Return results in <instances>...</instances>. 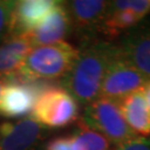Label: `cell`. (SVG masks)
<instances>
[{"mask_svg":"<svg viewBox=\"0 0 150 150\" xmlns=\"http://www.w3.org/2000/svg\"><path fill=\"white\" fill-rule=\"evenodd\" d=\"M15 5L16 1L0 0V43L9 36Z\"/></svg>","mask_w":150,"mask_h":150,"instance_id":"cell-16","label":"cell"},{"mask_svg":"<svg viewBox=\"0 0 150 150\" xmlns=\"http://www.w3.org/2000/svg\"><path fill=\"white\" fill-rule=\"evenodd\" d=\"M31 49L26 36L6 38L0 43V76L9 77L15 74Z\"/></svg>","mask_w":150,"mask_h":150,"instance_id":"cell-14","label":"cell"},{"mask_svg":"<svg viewBox=\"0 0 150 150\" xmlns=\"http://www.w3.org/2000/svg\"><path fill=\"white\" fill-rule=\"evenodd\" d=\"M126 122L137 136L150 134V109L142 90H137L119 102Z\"/></svg>","mask_w":150,"mask_h":150,"instance_id":"cell-13","label":"cell"},{"mask_svg":"<svg viewBox=\"0 0 150 150\" xmlns=\"http://www.w3.org/2000/svg\"><path fill=\"white\" fill-rule=\"evenodd\" d=\"M150 12V0L108 1V11L99 31L109 38L118 37L134 28Z\"/></svg>","mask_w":150,"mask_h":150,"instance_id":"cell-7","label":"cell"},{"mask_svg":"<svg viewBox=\"0 0 150 150\" xmlns=\"http://www.w3.org/2000/svg\"><path fill=\"white\" fill-rule=\"evenodd\" d=\"M54 83L43 80L7 81L0 95V116L16 118L28 115L40 95L56 86Z\"/></svg>","mask_w":150,"mask_h":150,"instance_id":"cell-6","label":"cell"},{"mask_svg":"<svg viewBox=\"0 0 150 150\" xmlns=\"http://www.w3.org/2000/svg\"><path fill=\"white\" fill-rule=\"evenodd\" d=\"M147 82L148 80L125 57L119 45H116L105 74L99 97L120 102L130 93L142 89Z\"/></svg>","mask_w":150,"mask_h":150,"instance_id":"cell-4","label":"cell"},{"mask_svg":"<svg viewBox=\"0 0 150 150\" xmlns=\"http://www.w3.org/2000/svg\"><path fill=\"white\" fill-rule=\"evenodd\" d=\"M72 23L64 1H58L42 22L26 37L32 48L61 42L69 36Z\"/></svg>","mask_w":150,"mask_h":150,"instance_id":"cell-9","label":"cell"},{"mask_svg":"<svg viewBox=\"0 0 150 150\" xmlns=\"http://www.w3.org/2000/svg\"><path fill=\"white\" fill-rule=\"evenodd\" d=\"M6 82H7L6 77H1V76H0V95H1V91H2V88H4V86L6 85Z\"/></svg>","mask_w":150,"mask_h":150,"instance_id":"cell-20","label":"cell"},{"mask_svg":"<svg viewBox=\"0 0 150 150\" xmlns=\"http://www.w3.org/2000/svg\"><path fill=\"white\" fill-rule=\"evenodd\" d=\"M77 54L78 48L67 41L35 47L29 51L19 69L6 79L7 81L62 79L71 68Z\"/></svg>","mask_w":150,"mask_h":150,"instance_id":"cell-2","label":"cell"},{"mask_svg":"<svg viewBox=\"0 0 150 150\" xmlns=\"http://www.w3.org/2000/svg\"><path fill=\"white\" fill-rule=\"evenodd\" d=\"M80 122L101 134L116 147L138 137L126 122L119 102L103 97L87 105Z\"/></svg>","mask_w":150,"mask_h":150,"instance_id":"cell-3","label":"cell"},{"mask_svg":"<svg viewBox=\"0 0 150 150\" xmlns=\"http://www.w3.org/2000/svg\"><path fill=\"white\" fill-rule=\"evenodd\" d=\"M141 90H142V93H144V96H145L146 101H147L148 107H149V109H150V81L147 82V85H146Z\"/></svg>","mask_w":150,"mask_h":150,"instance_id":"cell-19","label":"cell"},{"mask_svg":"<svg viewBox=\"0 0 150 150\" xmlns=\"http://www.w3.org/2000/svg\"><path fill=\"white\" fill-rule=\"evenodd\" d=\"M45 150H72L70 137H57L51 139Z\"/></svg>","mask_w":150,"mask_h":150,"instance_id":"cell-18","label":"cell"},{"mask_svg":"<svg viewBox=\"0 0 150 150\" xmlns=\"http://www.w3.org/2000/svg\"><path fill=\"white\" fill-rule=\"evenodd\" d=\"M115 46V43L108 40L88 39L78 49L76 60L61 79V87L78 103L86 107L99 98Z\"/></svg>","mask_w":150,"mask_h":150,"instance_id":"cell-1","label":"cell"},{"mask_svg":"<svg viewBox=\"0 0 150 150\" xmlns=\"http://www.w3.org/2000/svg\"><path fill=\"white\" fill-rule=\"evenodd\" d=\"M70 140L72 150H112V145L106 137L80 121Z\"/></svg>","mask_w":150,"mask_h":150,"instance_id":"cell-15","label":"cell"},{"mask_svg":"<svg viewBox=\"0 0 150 150\" xmlns=\"http://www.w3.org/2000/svg\"><path fill=\"white\" fill-rule=\"evenodd\" d=\"M45 127L32 117L0 123V150H36Z\"/></svg>","mask_w":150,"mask_h":150,"instance_id":"cell-8","label":"cell"},{"mask_svg":"<svg viewBox=\"0 0 150 150\" xmlns=\"http://www.w3.org/2000/svg\"><path fill=\"white\" fill-rule=\"evenodd\" d=\"M66 6L72 29L82 33L99 31L108 11V1L102 0H74Z\"/></svg>","mask_w":150,"mask_h":150,"instance_id":"cell-12","label":"cell"},{"mask_svg":"<svg viewBox=\"0 0 150 150\" xmlns=\"http://www.w3.org/2000/svg\"><path fill=\"white\" fill-rule=\"evenodd\" d=\"M58 1L56 0H21L16 1L8 37L27 36L42 22Z\"/></svg>","mask_w":150,"mask_h":150,"instance_id":"cell-10","label":"cell"},{"mask_svg":"<svg viewBox=\"0 0 150 150\" xmlns=\"http://www.w3.org/2000/svg\"><path fill=\"white\" fill-rule=\"evenodd\" d=\"M79 103L62 87L54 86L40 95L32 110V118L45 128H62L75 122Z\"/></svg>","mask_w":150,"mask_h":150,"instance_id":"cell-5","label":"cell"},{"mask_svg":"<svg viewBox=\"0 0 150 150\" xmlns=\"http://www.w3.org/2000/svg\"><path fill=\"white\" fill-rule=\"evenodd\" d=\"M115 150H150V138L138 136L137 138L116 147Z\"/></svg>","mask_w":150,"mask_h":150,"instance_id":"cell-17","label":"cell"},{"mask_svg":"<svg viewBox=\"0 0 150 150\" xmlns=\"http://www.w3.org/2000/svg\"><path fill=\"white\" fill-rule=\"evenodd\" d=\"M119 47L134 68L150 81V25L136 26L125 32Z\"/></svg>","mask_w":150,"mask_h":150,"instance_id":"cell-11","label":"cell"}]
</instances>
